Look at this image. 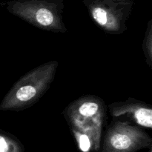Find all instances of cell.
<instances>
[{"label":"cell","mask_w":152,"mask_h":152,"mask_svg":"<svg viewBox=\"0 0 152 152\" xmlns=\"http://www.w3.org/2000/svg\"><path fill=\"white\" fill-rule=\"evenodd\" d=\"M151 146V137L142 128L117 118L107 127L101 152H137Z\"/></svg>","instance_id":"5"},{"label":"cell","mask_w":152,"mask_h":152,"mask_svg":"<svg viewBox=\"0 0 152 152\" xmlns=\"http://www.w3.org/2000/svg\"><path fill=\"white\" fill-rule=\"evenodd\" d=\"M148 152H152V149H151V148H150V149H149V151Z\"/></svg>","instance_id":"10"},{"label":"cell","mask_w":152,"mask_h":152,"mask_svg":"<svg viewBox=\"0 0 152 152\" xmlns=\"http://www.w3.org/2000/svg\"><path fill=\"white\" fill-rule=\"evenodd\" d=\"M142 46L145 62L152 68V19H150L147 24Z\"/></svg>","instance_id":"8"},{"label":"cell","mask_w":152,"mask_h":152,"mask_svg":"<svg viewBox=\"0 0 152 152\" xmlns=\"http://www.w3.org/2000/svg\"><path fill=\"white\" fill-rule=\"evenodd\" d=\"M62 115L71 130L90 136L96 151H99L102 129L107 120V108L102 98L96 95H84L68 104Z\"/></svg>","instance_id":"2"},{"label":"cell","mask_w":152,"mask_h":152,"mask_svg":"<svg viewBox=\"0 0 152 152\" xmlns=\"http://www.w3.org/2000/svg\"><path fill=\"white\" fill-rule=\"evenodd\" d=\"M135 0H83L91 18L108 34L119 35L127 30V22Z\"/></svg>","instance_id":"4"},{"label":"cell","mask_w":152,"mask_h":152,"mask_svg":"<svg viewBox=\"0 0 152 152\" xmlns=\"http://www.w3.org/2000/svg\"><path fill=\"white\" fill-rule=\"evenodd\" d=\"M76 140L79 149L82 152L96 151L94 142L90 136L83 132L75 130H71Z\"/></svg>","instance_id":"9"},{"label":"cell","mask_w":152,"mask_h":152,"mask_svg":"<svg viewBox=\"0 0 152 152\" xmlns=\"http://www.w3.org/2000/svg\"><path fill=\"white\" fill-rule=\"evenodd\" d=\"M108 108L114 119L128 116L137 126L152 129V108L150 104L130 97L109 104Z\"/></svg>","instance_id":"6"},{"label":"cell","mask_w":152,"mask_h":152,"mask_svg":"<svg viewBox=\"0 0 152 152\" xmlns=\"http://www.w3.org/2000/svg\"><path fill=\"white\" fill-rule=\"evenodd\" d=\"M0 152H25V148L17 137L0 130Z\"/></svg>","instance_id":"7"},{"label":"cell","mask_w":152,"mask_h":152,"mask_svg":"<svg viewBox=\"0 0 152 152\" xmlns=\"http://www.w3.org/2000/svg\"><path fill=\"white\" fill-rule=\"evenodd\" d=\"M1 5L11 14L43 31L65 34L63 0H11Z\"/></svg>","instance_id":"3"},{"label":"cell","mask_w":152,"mask_h":152,"mask_svg":"<svg viewBox=\"0 0 152 152\" xmlns=\"http://www.w3.org/2000/svg\"><path fill=\"white\" fill-rule=\"evenodd\" d=\"M58 66L57 61H50L24 74L4 96L0 111H22L35 105L50 88Z\"/></svg>","instance_id":"1"}]
</instances>
